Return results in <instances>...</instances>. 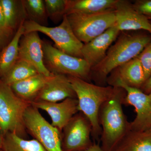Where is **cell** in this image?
I'll return each mask as SVG.
<instances>
[{
	"label": "cell",
	"mask_w": 151,
	"mask_h": 151,
	"mask_svg": "<svg viewBox=\"0 0 151 151\" xmlns=\"http://www.w3.org/2000/svg\"><path fill=\"white\" fill-rule=\"evenodd\" d=\"M114 12L120 31L144 29L151 34V23L147 17L137 12L129 1L118 0Z\"/></svg>",
	"instance_id": "obj_13"
},
{
	"label": "cell",
	"mask_w": 151,
	"mask_h": 151,
	"mask_svg": "<svg viewBox=\"0 0 151 151\" xmlns=\"http://www.w3.org/2000/svg\"><path fill=\"white\" fill-rule=\"evenodd\" d=\"M68 76L76 94L78 111L90 122L92 137L99 140L102 134L99 118L100 109L114 94L116 87L98 86L80 78Z\"/></svg>",
	"instance_id": "obj_2"
},
{
	"label": "cell",
	"mask_w": 151,
	"mask_h": 151,
	"mask_svg": "<svg viewBox=\"0 0 151 151\" xmlns=\"http://www.w3.org/2000/svg\"><path fill=\"white\" fill-rule=\"evenodd\" d=\"M42 43L44 63L50 73L89 81L91 68L85 60L66 54L47 42Z\"/></svg>",
	"instance_id": "obj_5"
},
{
	"label": "cell",
	"mask_w": 151,
	"mask_h": 151,
	"mask_svg": "<svg viewBox=\"0 0 151 151\" xmlns=\"http://www.w3.org/2000/svg\"><path fill=\"white\" fill-rule=\"evenodd\" d=\"M0 28L2 29L9 32L12 33V32L8 30L6 27L5 22L4 16V12H3L2 7L1 3L0 0Z\"/></svg>",
	"instance_id": "obj_29"
},
{
	"label": "cell",
	"mask_w": 151,
	"mask_h": 151,
	"mask_svg": "<svg viewBox=\"0 0 151 151\" xmlns=\"http://www.w3.org/2000/svg\"><path fill=\"white\" fill-rule=\"evenodd\" d=\"M35 68L39 73L50 76L51 73L44 63L42 40L38 32H32L25 34L21 38L19 43V58Z\"/></svg>",
	"instance_id": "obj_12"
},
{
	"label": "cell",
	"mask_w": 151,
	"mask_h": 151,
	"mask_svg": "<svg viewBox=\"0 0 151 151\" xmlns=\"http://www.w3.org/2000/svg\"><path fill=\"white\" fill-rule=\"evenodd\" d=\"M6 28L12 32L17 30L20 25L27 20L23 1L1 0Z\"/></svg>",
	"instance_id": "obj_20"
},
{
	"label": "cell",
	"mask_w": 151,
	"mask_h": 151,
	"mask_svg": "<svg viewBox=\"0 0 151 151\" xmlns=\"http://www.w3.org/2000/svg\"><path fill=\"white\" fill-rule=\"evenodd\" d=\"M38 73H40L35 68L29 63L18 59L8 73L0 79L6 84L10 86L14 83L24 80Z\"/></svg>",
	"instance_id": "obj_23"
},
{
	"label": "cell",
	"mask_w": 151,
	"mask_h": 151,
	"mask_svg": "<svg viewBox=\"0 0 151 151\" xmlns=\"http://www.w3.org/2000/svg\"><path fill=\"white\" fill-rule=\"evenodd\" d=\"M68 98H76L68 76L51 73V75L47 77L44 86L35 101L41 100L57 103Z\"/></svg>",
	"instance_id": "obj_15"
},
{
	"label": "cell",
	"mask_w": 151,
	"mask_h": 151,
	"mask_svg": "<svg viewBox=\"0 0 151 151\" xmlns=\"http://www.w3.org/2000/svg\"><path fill=\"white\" fill-rule=\"evenodd\" d=\"M2 145V137L0 135V148H1Z\"/></svg>",
	"instance_id": "obj_33"
},
{
	"label": "cell",
	"mask_w": 151,
	"mask_h": 151,
	"mask_svg": "<svg viewBox=\"0 0 151 151\" xmlns=\"http://www.w3.org/2000/svg\"><path fill=\"white\" fill-rule=\"evenodd\" d=\"M126 96L124 89L116 87L114 94L100 108V140L101 147L104 151H112L130 130L129 122L122 108Z\"/></svg>",
	"instance_id": "obj_1"
},
{
	"label": "cell",
	"mask_w": 151,
	"mask_h": 151,
	"mask_svg": "<svg viewBox=\"0 0 151 151\" xmlns=\"http://www.w3.org/2000/svg\"><path fill=\"white\" fill-rule=\"evenodd\" d=\"M112 151H151V132L130 130Z\"/></svg>",
	"instance_id": "obj_18"
},
{
	"label": "cell",
	"mask_w": 151,
	"mask_h": 151,
	"mask_svg": "<svg viewBox=\"0 0 151 151\" xmlns=\"http://www.w3.org/2000/svg\"><path fill=\"white\" fill-rule=\"evenodd\" d=\"M23 2L27 20L35 22L41 25L47 26L48 17L44 1L24 0Z\"/></svg>",
	"instance_id": "obj_24"
},
{
	"label": "cell",
	"mask_w": 151,
	"mask_h": 151,
	"mask_svg": "<svg viewBox=\"0 0 151 151\" xmlns=\"http://www.w3.org/2000/svg\"><path fill=\"white\" fill-rule=\"evenodd\" d=\"M143 92L149 94L151 91V76L145 81L142 87Z\"/></svg>",
	"instance_id": "obj_30"
},
{
	"label": "cell",
	"mask_w": 151,
	"mask_h": 151,
	"mask_svg": "<svg viewBox=\"0 0 151 151\" xmlns=\"http://www.w3.org/2000/svg\"><path fill=\"white\" fill-rule=\"evenodd\" d=\"M66 16L74 34L84 44L116 24L114 9L99 13L70 14Z\"/></svg>",
	"instance_id": "obj_7"
},
{
	"label": "cell",
	"mask_w": 151,
	"mask_h": 151,
	"mask_svg": "<svg viewBox=\"0 0 151 151\" xmlns=\"http://www.w3.org/2000/svg\"><path fill=\"white\" fill-rule=\"evenodd\" d=\"M24 22L20 25L9 42L0 51V78L8 73L18 59L19 43L24 33Z\"/></svg>",
	"instance_id": "obj_19"
},
{
	"label": "cell",
	"mask_w": 151,
	"mask_h": 151,
	"mask_svg": "<svg viewBox=\"0 0 151 151\" xmlns=\"http://www.w3.org/2000/svg\"><path fill=\"white\" fill-rule=\"evenodd\" d=\"M137 57L143 68L146 81L151 76V42Z\"/></svg>",
	"instance_id": "obj_26"
},
{
	"label": "cell",
	"mask_w": 151,
	"mask_h": 151,
	"mask_svg": "<svg viewBox=\"0 0 151 151\" xmlns=\"http://www.w3.org/2000/svg\"><path fill=\"white\" fill-rule=\"evenodd\" d=\"M31 103L20 98L0 79V135L14 133L26 139L24 116Z\"/></svg>",
	"instance_id": "obj_4"
},
{
	"label": "cell",
	"mask_w": 151,
	"mask_h": 151,
	"mask_svg": "<svg viewBox=\"0 0 151 151\" xmlns=\"http://www.w3.org/2000/svg\"><path fill=\"white\" fill-rule=\"evenodd\" d=\"M62 132L61 145L63 151H84L93 144L91 138V124L81 112L73 116Z\"/></svg>",
	"instance_id": "obj_9"
},
{
	"label": "cell",
	"mask_w": 151,
	"mask_h": 151,
	"mask_svg": "<svg viewBox=\"0 0 151 151\" xmlns=\"http://www.w3.org/2000/svg\"><path fill=\"white\" fill-rule=\"evenodd\" d=\"M23 26L24 34L32 32L42 33L54 41L55 47L59 50L71 56L83 58L84 44L74 34L66 15L60 24L55 27L41 25L29 20L25 21Z\"/></svg>",
	"instance_id": "obj_6"
},
{
	"label": "cell",
	"mask_w": 151,
	"mask_h": 151,
	"mask_svg": "<svg viewBox=\"0 0 151 151\" xmlns=\"http://www.w3.org/2000/svg\"><path fill=\"white\" fill-rule=\"evenodd\" d=\"M47 14L53 22L57 23L65 15V0L44 1Z\"/></svg>",
	"instance_id": "obj_25"
},
{
	"label": "cell",
	"mask_w": 151,
	"mask_h": 151,
	"mask_svg": "<svg viewBox=\"0 0 151 151\" xmlns=\"http://www.w3.org/2000/svg\"><path fill=\"white\" fill-rule=\"evenodd\" d=\"M132 5L138 12L147 17H151V0L137 1Z\"/></svg>",
	"instance_id": "obj_27"
},
{
	"label": "cell",
	"mask_w": 151,
	"mask_h": 151,
	"mask_svg": "<svg viewBox=\"0 0 151 151\" xmlns=\"http://www.w3.org/2000/svg\"><path fill=\"white\" fill-rule=\"evenodd\" d=\"M47 76L38 73L10 86L17 96L26 101H35L47 80Z\"/></svg>",
	"instance_id": "obj_17"
},
{
	"label": "cell",
	"mask_w": 151,
	"mask_h": 151,
	"mask_svg": "<svg viewBox=\"0 0 151 151\" xmlns=\"http://www.w3.org/2000/svg\"><path fill=\"white\" fill-rule=\"evenodd\" d=\"M149 96H150V100L151 108L150 111V116H149L148 119L147 121V124H146L145 127V130L148 129L151 126V91L149 94Z\"/></svg>",
	"instance_id": "obj_32"
},
{
	"label": "cell",
	"mask_w": 151,
	"mask_h": 151,
	"mask_svg": "<svg viewBox=\"0 0 151 151\" xmlns=\"http://www.w3.org/2000/svg\"><path fill=\"white\" fill-rule=\"evenodd\" d=\"M118 0H65V15L94 14L113 10Z\"/></svg>",
	"instance_id": "obj_16"
},
{
	"label": "cell",
	"mask_w": 151,
	"mask_h": 151,
	"mask_svg": "<svg viewBox=\"0 0 151 151\" xmlns=\"http://www.w3.org/2000/svg\"><path fill=\"white\" fill-rule=\"evenodd\" d=\"M12 33L0 28V51L9 42Z\"/></svg>",
	"instance_id": "obj_28"
},
{
	"label": "cell",
	"mask_w": 151,
	"mask_h": 151,
	"mask_svg": "<svg viewBox=\"0 0 151 151\" xmlns=\"http://www.w3.org/2000/svg\"><path fill=\"white\" fill-rule=\"evenodd\" d=\"M0 151H3L2 150L1 148H0Z\"/></svg>",
	"instance_id": "obj_35"
},
{
	"label": "cell",
	"mask_w": 151,
	"mask_h": 151,
	"mask_svg": "<svg viewBox=\"0 0 151 151\" xmlns=\"http://www.w3.org/2000/svg\"><path fill=\"white\" fill-rule=\"evenodd\" d=\"M24 120L27 133L38 141L46 151H63L61 132L45 119L39 109L31 105L26 111Z\"/></svg>",
	"instance_id": "obj_8"
},
{
	"label": "cell",
	"mask_w": 151,
	"mask_h": 151,
	"mask_svg": "<svg viewBox=\"0 0 151 151\" xmlns=\"http://www.w3.org/2000/svg\"><path fill=\"white\" fill-rule=\"evenodd\" d=\"M32 105L38 109L47 112L51 118V124L60 132L78 112L77 98H68L60 103H52L41 100L32 102Z\"/></svg>",
	"instance_id": "obj_11"
},
{
	"label": "cell",
	"mask_w": 151,
	"mask_h": 151,
	"mask_svg": "<svg viewBox=\"0 0 151 151\" xmlns=\"http://www.w3.org/2000/svg\"><path fill=\"white\" fill-rule=\"evenodd\" d=\"M151 42L150 36L123 35L110 47L104 59L91 71L105 79L114 69L137 57Z\"/></svg>",
	"instance_id": "obj_3"
},
{
	"label": "cell",
	"mask_w": 151,
	"mask_h": 151,
	"mask_svg": "<svg viewBox=\"0 0 151 151\" xmlns=\"http://www.w3.org/2000/svg\"><path fill=\"white\" fill-rule=\"evenodd\" d=\"M120 32L116 24L91 41L84 44L82 57L91 69L104 59L108 49L118 37Z\"/></svg>",
	"instance_id": "obj_14"
},
{
	"label": "cell",
	"mask_w": 151,
	"mask_h": 151,
	"mask_svg": "<svg viewBox=\"0 0 151 151\" xmlns=\"http://www.w3.org/2000/svg\"><path fill=\"white\" fill-rule=\"evenodd\" d=\"M3 151H46L35 139L27 140L14 133H9L2 137Z\"/></svg>",
	"instance_id": "obj_22"
},
{
	"label": "cell",
	"mask_w": 151,
	"mask_h": 151,
	"mask_svg": "<svg viewBox=\"0 0 151 151\" xmlns=\"http://www.w3.org/2000/svg\"><path fill=\"white\" fill-rule=\"evenodd\" d=\"M111 86L120 87L125 90L126 96L124 103L133 106L137 113L134 120L129 123L130 130L145 131L150 111V100L149 94L139 88L127 85L116 74L109 79Z\"/></svg>",
	"instance_id": "obj_10"
},
{
	"label": "cell",
	"mask_w": 151,
	"mask_h": 151,
	"mask_svg": "<svg viewBox=\"0 0 151 151\" xmlns=\"http://www.w3.org/2000/svg\"><path fill=\"white\" fill-rule=\"evenodd\" d=\"M84 151H104L99 144L93 143L92 146Z\"/></svg>",
	"instance_id": "obj_31"
},
{
	"label": "cell",
	"mask_w": 151,
	"mask_h": 151,
	"mask_svg": "<svg viewBox=\"0 0 151 151\" xmlns=\"http://www.w3.org/2000/svg\"><path fill=\"white\" fill-rule=\"evenodd\" d=\"M118 69L115 74L129 86L139 88L145 82L144 70L137 57L119 66Z\"/></svg>",
	"instance_id": "obj_21"
},
{
	"label": "cell",
	"mask_w": 151,
	"mask_h": 151,
	"mask_svg": "<svg viewBox=\"0 0 151 151\" xmlns=\"http://www.w3.org/2000/svg\"><path fill=\"white\" fill-rule=\"evenodd\" d=\"M147 130H149V131H150V132H151V126L150 127V128H149L148 129H147Z\"/></svg>",
	"instance_id": "obj_34"
}]
</instances>
